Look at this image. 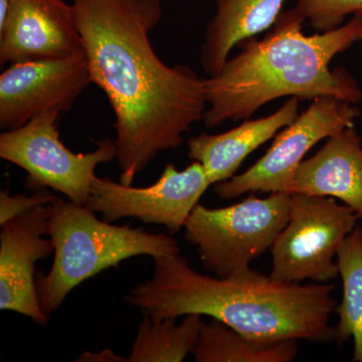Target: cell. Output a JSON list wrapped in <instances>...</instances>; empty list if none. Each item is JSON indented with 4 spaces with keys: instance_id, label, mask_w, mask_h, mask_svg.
I'll list each match as a JSON object with an SVG mask.
<instances>
[{
    "instance_id": "cell-12",
    "label": "cell",
    "mask_w": 362,
    "mask_h": 362,
    "mask_svg": "<svg viewBox=\"0 0 362 362\" xmlns=\"http://www.w3.org/2000/svg\"><path fill=\"white\" fill-rule=\"evenodd\" d=\"M85 54L73 4L64 0H11L0 28V66Z\"/></svg>"
},
{
    "instance_id": "cell-9",
    "label": "cell",
    "mask_w": 362,
    "mask_h": 362,
    "mask_svg": "<svg viewBox=\"0 0 362 362\" xmlns=\"http://www.w3.org/2000/svg\"><path fill=\"white\" fill-rule=\"evenodd\" d=\"M206 169L194 161L183 170L168 163L160 177L146 187H136L97 176L86 206L114 223L134 218L165 226L169 233L185 228L190 214L211 187Z\"/></svg>"
},
{
    "instance_id": "cell-11",
    "label": "cell",
    "mask_w": 362,
    "mask_h": 362,
    "mask_svg": "<svg viewBox=\"0 0 362 362\" xmlns=\"http://www.w3.org/2000/svg\"><path fill=\"white\" fill-rule=\"evenodd\" d=\"M51 209L35 207L1 226L0 232V309L28 317L45 326L49 317L40 307L35 264L54 255L49 230Z\"/></svg>"
},
{
    "instance_id": "cell-18",
    "label": "cell",
    "mask_w": 362,
    "mask_h": 362,
    "mask_svg": "<svg viewBox=\"0 0 362 362\" xmlns=\"http://www.w3.org/2000/svg\"><path fill=\"white\" fill-rule=\"evenodd\" d=\"M337 266L342 279L341 303L335 313L338 344L354 339V361L362 362V228L356 226L337 252Z\"/></svg>"
},
{
    "instance_id": "cell-10",
    "label": "cell",
    "mask_w": 362,
    "mask_h": 362,
    "mask_svg": "<svg viewBox=\"0 0 362 362\" xmlns=\"http://www.w3.org/2000/svg\"><path fill=\"white\" fill-rule=\"evenodd\" d=\"M90 83L85 54L11 64L0 76V129H18L47 112L65 113Z\"/></svg>"
},
{
    "instance_id": "cell-19",
    "label": "cell",
    "mask_w": 362,
    "mask_h": 362,
    "mask_svg": "<svg viewBox=\"0 0 362 362\" xmlns=\"http://www.w3.org/2000/svg\"><path fill=\"white\" fill-rule=\"evenodd\" d=\"M318 33L339 28L347 16L362 14V0H298L294 7Z\"/></svg>"
},
{
    "instance_id": "cell-1",
    "label": "cell",
    "mask_w": 362,
    "mask_h": 362,
    "mask_svg": "<svg viewBox=\"0 0 362 362\" xmlns=\"http://www.w3.org/2000/svg\"><path fill=\"white\" fill-rule=\"evenodd\" d=\"M90 81L114 114L120 182L136 176L204 120L206 78L164 64L150 40L163 16L161 0H74Z\"/></svg>"
},
{
    "instance_id": "cell-15",
    "label": "cell",
    "mask_w": 362,
    "mask_h": 362,
    "mask_svg": "<svg viewBox=\"0 0 362 362\" xmlns=\"http://www.w3.org/2000/svg\"><path fill=\"white\" fill-rule=\"evenodd\" d=\"M202 45V70L213 77L235 45L265 32L278 20L285 0H214Z\"/></svg>"
},
{
    "instance_id": "cell-2",
    "label": "cell",
    "mask_w": 362,
    "mask_h": 362,
    "mask_svg": "<svg viewBox=\"0 0 362 362\" xmlns=\"http://www.w3.org/2000/svg\"><path fill=\"white\" fill-rule=\"evenodd\" d=\"M152 259V278L125 298L144 316L177 319L199 314L268 341H335V327L330 324L337 306L334 285L277 282L252 268L220 278L199 273L180 254Z\"/></svg>"
},
{
    "instance_id": "cell-17",
    "label": "cell",
    "mask_w": 362,
    "mask_h": 362,
    "mask_svg": "<svg viewBox=\"0 0 362 362\" xmlns=\"http://www.w3.org/2000/svg\"><path fill=\"white\" fill-rule=\"evenodd\" d=\"M202 316L188 314L177 319L144 316L133 343L130 362H181L192 354L199 339Z\"/></svg>"
},
{
    "instance_id": "cell-6",
    "label": "cell",
    "mask_w": 362,
    "mask_h": 362,
    "mask_svg": "<svg viewBox=\"0 0 362 362\" xmlns=\"http://www.w3.org/2000/svg\"><path fill=\"white\" fill-rule=\"evenodd\" d=\"M61 112L49 111L18 129L2 131L0 157L28 173L25 187L39 192L47 188L86 206L89 201L96 168L117 157L115 140L103 138L96 149L75 153L62 142L58 130Z\"/></svg>"
},
{
    "instance_id": "cell-20",
    "label": "cell",
    "mask_w": 362,
    "mask_h": 362,
    "mask_svg": "<svg viewBox=\"0 0 362 362\" xmlns=\"http://www.w3.org/2000/svg\"><path fill=\"white\" fill-rule=\"evenodd\" d=\"M57 197L49 190H39L33 195L11 194L9 190L0 192V226L35 207L49 206Z\"/></svg>"
},
{
    "instance_id": "cell-14",
    "label": "cell",
    "mask_w": 362,
    "mask_h": 362,
    "mask_svg": "<svg viewBox=\"0 0 362 362\" xmlns=\"http://www.w3.org/2000/svg\"><path fill=\"white\" fill-rule=\"evenodd\" d=\"M299 100L290 97L275 113L257 120H245L221 134H202L187 140V156L206 169L211 185L230 180L255 150L296 120Z\"/></svg>"
},
{
    "instance_id": "cell-4",
    "label": "cell",
    "mask_w": 362,
    "mask_h": 362,
    "mask_svg": "<svg viewBox=\"0 0 362 362\" xmlns=\"http://www.w3.org/2000/svg\"><path fill=\"white\" fill-rule=\"evenodd\" d=\"M47 237L54 262L47 275H37V296L47 316L85 281L137 256L180 254L177 240L165 233L99 220L89 207L56 197L49 204Z\"/></svg>"
},
{
    "instance_id": "cell-5",
    "label": "cell",
    "mask_w": 362,
    "mask_h": 362,
    "mask_svg": "<svg viewBox=\"0 0 362 362\" xmlns=\"http://www.w3.org/2000/svg\"><path fill=\"white\" fill-rule=\"evenodd\" d=\"M292 194L272 192L266 199H249L221 209L197 204L185 226L204 270L220 278L239 275L271 250L288 223Z\"/></svg>"
},
{
    "instance_id": "cell-16",
    "label": "cell",
    "mask_w": 362,
    "mask_h": 362,
    "mask_svg": "<svg viewBox=\"0 0 362 362\" xmlns=\"http://www.w3.org/2000/svg\"><path fill=\"white\" fill-rule=\"evenodd\" d=\"M297 341L247 337L211 318L209 323L202 321L192 354L197 362H290L296 358Z\"/></svg>"
},
{
    "instance_id": "cell-21",
    "label": "cell",
    "mask_w": 362,
    "mask_h": 362,
    "mask_svg": "<svg viewBox=\"0 0 362 362\" xmlns=\"http://www.w3.org/2000/svg\"><path fill=\"white\" fill-rule=\"evenodd\" d=\"M76 361H107V362H125L128 361L127 357H121L116 356L110 349H105L102 352L93 354V352L86 351Z\"/></svg>"
},
{
    "instance_id": "cell-13",
    "label": "cell",
    "mask_w": 362,
    "mask_h": 362,
    "mask_svg": "<svg viewBox=\"0 0 362 362\" xmlns=\"http://www.w3.org/2000/svg\"><path fill=\"white\" fill-rule=\"evenodd\" d=\"M291 194L340 199L362 220V139L354 126L329 136L315 156L302 161Z\"/></svg>"
},
{
    "instance_id": "cell-7",
    "label": "cell",
    "mask_w": 362,
    "mask_h": 362,
    "mask_svg": "<svg viewBox=\"0 0 362 362\" xmlns=\"http://www.w3.org/2000/svg\"><path fill=\"white\" fill-rule=\"evenodd\" d=\"M358 220L333 197L292 194L289 221L271 247V279L328 283L339 277L334 257Z\"/></svg>"
},
{
    "instance_id": "cell-22",
    "label": "cell",
    "mask_w": 362,
    "mask_h": 362,
    "mask_svg": "<svg viewBox=\"0 0 362 362\" xmlns=\"http://www.w3.org/2000/svg\"><path fill=\"white\" fill-rule=\"evenodd\" d=\"M11 8V0H0V28L4 25Z\"/></svg>"
},
{
    "instance_id": "cell-8",
    "label": "cell",
    "mask_w": 362,
    "mask_h": 362,
    "mask_svg": "<svg viewBox=\"0 0 362 362\" xmlns=\"http://www.w3.org/2000/svg\"><path fill=\"white\" fill-rule=\"evenodd\" d=\"M361 112L349 102L319 97L280 134L265 156L230 180L216 183L214 192L223 201L247 192H289L298 168L312 147L340 130L354 126Z\"/></svg>"
},
{
    "instance_id": "cell-23",
    "label": "cell",
    "mask_w": 362,
    "mask_h": 362,
    "mask_svg": "<svg viewBox=\"0 0 362 362\" xmlns=\"http://www.w3.org/2000/svg\"><path fill=\"white\" fill-rule=\"evenodd\" d=\"M361 42H362V40H361Z\"/></svg>"
},
{
    "instance_id": "cell-3",
    "label": "cell",
    "mask_w": 362,
    "mask_h": 362,
    "mask_svg": "<svg viewBox=\"0 0 362 362\" xmlns=\"http://www.w3.org/2000/svg\"><path fill=\"white\" fill-rule=\"evenodd\" d=\"M305 21L295 8L283 11L263 39L240 42L242 51L206 78L207 108L202 121L206 127L247 120L279 98L361 101V90L349 71L330 70L329 65L337 54L362 40V14L313 35L302 32Z\"/></svg>"
}]
</instances>
